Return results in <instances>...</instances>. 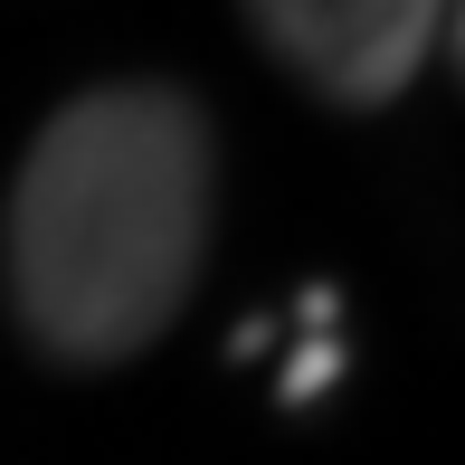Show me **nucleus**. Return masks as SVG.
<instances>
[{
	"mask_svg": "<svg viewBox=\"0 0 465 465\" xmlns=\"http://www.w3.org/2000/svg\"><path fill=\"white\" fill-rule=\"evenodd\" d=\"M209 247V124L172 86H95L38 124L10 181V304L48 361H134Z\"/></svg>",
	"mask_w": 465,
	"mask_h": 465,
	"instance_id": "f257e3e1",
	"label": "nucleus"
},
{
	"mask_svg": "<svg viewBox=\"0 0 465 465\" xmlns=\"http://www.w3.org/2000/svg\"><path fill=\"white\" fill-rule=\"evenodd\" d=\"M447 0H247L257 38L332 104H390L418 76Z\"/></svg>",
	"mask_w": 465,
	"mask_h": 465,
	"instance_id": "f03ea898",
	"label": "nucleus"
},
{
	"mask_svg": "<svg viewBox=\"0 0 465 465\" xmlns=\"http://www.w3.org/2000/svg\"><path fill=\"white\" fill-rule=\"evenodd\" d=\"M332 380H342V332H304L294 361H285V409H313Z\"/></svg>",
	"mask_w": 465,
	"mask_h": 465,
	"instance_id": "7ed1b4c3",
	"label": "nucleus"
},
{
	"mask_svg": "<svg viewBox=\"0 0 465 465\" xmlns=\"http://www.w3.org/2000/svg\"><path fill=\"white\" fill-rule=\"evenodd\" d=\"M332 313H342V304H332V285H304V304H294V323H304V332H332Z\"/></svg>",
	"mask_w": 465,
	"mask_h": 465,
	"instance_id": "20e7f679",
	"label": "nucleus"
},
{
	"mask_svg": "<svg viewBox=\"0 0 465 465\" xmlns=\"http://www.w3.org/2000/svg\"><path fill=\"white\" fill-rule=\"evenodd\" d=\"M266 342H276V323H266V313H247V323H238V332H228V351H238V361H257V351H266Z\"/></svg>",
	"mask_w": 465,
	"mask_h": 465,
	"instance_id": "39448f33",
	"label": "nucleus"
},
{
	"mask_svg": "<svg viewBox=\"0 0 465 465\" xmlns=\"http://www.w3.org/2000/svg\"><path fill=\"white\" fill-rule=\"evenodd\" d=\"M456 57H465V10H456Z\"/></svg>",
	"mask_w": 465,
	"mask_h": 465,
	"instance_id": "423d86ee",
	"label": "nucleus"
}]
</instances>
